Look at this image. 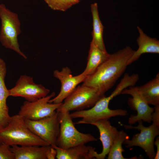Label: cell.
<instances>
[{"instance_id":"cell-1","label":"cell","mask_w":159,"mask_h":159,"mask_svg":"<svg viewBox=\"0 0 159 159\" xmlns=\"http://www.w3.org/2000/svg\"><path fill=\"white\" fill-rule=\"evenodd\" d=\"M134 51L127 46L110 54L92 74L87 76L82 85L96 88L104 94L125 72Z\"/></svg>"},{"instance_id":"cell-2","label":"cell","mask_w":159,"mask_h":159,"mask_svg":"<svg viewBox=\"0 0 159 159\" xmlns=\"http://www.w3.org/2000/svg\"><path fill=\"white\" fill-rule=\"evenodd\" d=\"M0 140L10 146L50 145L32 132L27 126L24 118L18 114L11 116L7 125L0 130Z\"/></svg>"},{"instance_id":"cell-3","label":"cell","mask_w":159,"mask_h":159,"mask_svg":"<svg viewBox=\"0 0 159 159\" xmlns=\"http://www.w3.org/2000/svg\"><path fill=\"white\" fill-rule=\"evenodd\" d=\"M119 91L115 89L108 96H104L100 99L91 108L88 110H77L70 113L72 118H81L76 124H90L102 120H109L116 116H125L127 111L122 109L112 110L109 107L110 101L120 94Z\"/></svg>"},{"instance_id":"cell-4","label":"cell","mask_w":159,"mask_h":159,"mask_svg":"<svg viewBox=\"0 0 159 159\" xmlns=\"http://www.w3.org/2000/svg\"><path fill=\"white\" fill-rule=\"evenodd\" d=\"M1 27L0 41L6 48L12 49L26 59V55L21 50L18 37L21 32V23L18 14L0 4Z\"/></svg>"},{"instance_id":"cell-5","label":"cell","mask_w":159,"mask_h":159,"mask_svg":"<svg viewBox=\"0 0 159 159\" xmlns=\"http://www.w3.org/2000/svg\"><path fill=\"white\" fill-rule=\"evenodd\" d=\"M57 112L60 126L56 143L57 146L66 149L97 140L91 134L80 132L76 129L70 115L69 112L63 111Z\"/></svg>"},{"instance_id":"cell-6","label":"cell","mask_w":159,"mask_h":159,"mask_svg":"<svg viewBox=\"0 0 159 159\" xmlns=\"http://www.w3.org/2000/svg\"><path fill=\"white\" fill-rule=\"evenodd\" d=\"M104 96L97 89L82 85L75 88L56 111L70 112L92 107Z\"/></svg>"},{"instance_id":"cell-7","label":"cell","mask_w":159,"mask_h":159,"mask_svg":"<svg viewBox=\"0 0 159 159\" xmlns=\"http://www.w3.org/2000/svg\"><path fill=\"white\" fill-rule=\"evenodd\" d=\"M138 122V124L136 126L123 125L126 129L140 130V133L134 135L131 139L126 140L123 144L128 148L134 146L140 147L144 150L149 159H154L155 154L154 142L156 137L159 135V127L153 124L149 126L145 127L143 125L142 120Z\"/></svg>"},{"instance_id":"cell-8","label":"cell","mask_w":159,"mask_h":159,"mask_svg":"<svg viewBox=\"0 0 159 159\" xmlns=\"http://www.w3.org/2000/svg\"><path fill=\"white\" fill-rule=\"evenodd\" d=\"M24 119L27 126L34 134L50 145H56L60 126L58 112L37 120Z\"/></svg>"},{"instance_id":"cell-9","label":"cell","mask_w":159,"mask_h":159,"mask_svg":"<svg viewBox=\"0 0 159 159\" xmlns=\"http://www.w3.org/2000/svg\"><path fill=\"white\" fill-rule=\"evenodd\" d=\"M55 95V93L53 92L34 102L24 101L20 107L18 114L25 119L32 120H38L52 115L62 103L49 102Z\"/></svg>"},{"instance_id":"cell-10","label":"cell","mask_w":159,"mask_h":159,"mask_svg":"<svg viewBox=\"0 0 159 159\" xmlns=\"http://www.w3.org/2000/svg\"><path fill=\"white\" fill-rule=\"evenodd\" d=\"M8 92L9 96L21 97L33 102L46 96L50 91L41 84L35 83L32 77L24 75L20 76L15 86L8 90Z\"/></svg>"},{"instance_id":"cell-11","label":"cell","mask_w":159,"mask_h":159,"mask_svg":"<svg viewBox=\"0 0 159 159\" xmlns=\"http://www.w3.org/2000/svg\"><path fill=\"white\" fill-rule=\"evenodd\" d=\"M120 94H127L131 96L129 98L127 102L129 107L137 112V114L132 115L128 120L130 125H132L140 120L150 123L152 122L151 115L154 107H150L146 100L142 96L136 87L130 86L125 88Z\"/></svg>"},{"instance_id":"cell-12","label":"cell","mask_w":159,"mask_h":159,"mask_svg":"<svg viewBox=\"0 0 159 159\" xmlns=\"http://www.w3.org/2000/svg\"><path fill=\"white\" fill-rule=\"evenodd\" d=\"M53 76L59 79L61 83L60 90L58 95L49 101V103L55 104L62 103L74 90L77 85L84 81L87 76L82 72L73 76L70 69L67 67L62 68L61 71L57 70L53 72Z\"/></svg>"},{"instance_id":"cell-13","label":"cell","mask_w":159,"mask_h":159,"mask_svg":"<svg viewBox=\"0 0 159 159\" xmlns=\"http://www.w3.org/2000/svg\"><path fill=\"white\" fill-rule=\"evenodd\" d=\"M98 129L100 134V139L102 142V150L98 153L96 151L94 153V158L104 159L108 155L115 138L118 131L112 126L108 120H102L91 123Z\"/></svg>"},{"instance_id":"cell-14","label":"cell","mask_w":159,"mask_h":159,"mask_svg":"<svg viewBox=\"0 0 159 159\" xmlns=\"http://www.w3.org/2000/svg\"><path fill=\"white\" fill-rule=\"evenodd\" d=\"M137 28L139 33V36L136 40L138 48L134 51L128 61L127 66L138 60L143 54L159 53V40L148 36L138 26Z\"/></svg>"},{"instance_id":"cell-15","label":"cell","mask_w":159,"mask_h":159,"mask_svg":"<svg viewBox=\"0 0 159 159\" xmlns=\"http://www.w3.org/2000/svg\"><path fill=\"white\" fill-rule=\"evenodd\" d=\"M53 147V146H52ZM56 150L57 159H92L95 148L85 144L73 146L66 149L55 145L53 147Z\"/></svg>"},{"instance_id":"cell-16","label":"cell","mask_w":159,"mask_h":159,"mask_svg":"<svg viewBox=\"0 0 159 159\" xmlns=\"http://www.w3.org/2000/svg\"><path fill=\"white\" fill-rule=\"evenodd\" d=\"M49 146L14 145L10 149L15 159H47L46 153Z\"/></svg>"},{"instance_id":"cell-17","label":"cell","mask_w":159,"mask_h":159,"mask_svg":"<svg viewBox=\"0 0 159 159\" xmlns=\"http://www.w3.org/2000/svg\"><path fill=\"white\" fill-rule=\"evenodd\" d=\"M110 55L107 51L102 50L91 41L87 63L82 73L87 76L91 74L108 58Z\"/></svg>"},{"instance_id":"cell-18","label":"cell","mask_w":159,"mask_h":159,"mask_svg":"<svg viewBox=\"0 0 159 159\" xmlns=\"http://www.w3.org/2000/svg\"><path fill=\"white\" fill-rule=\"evenodd\" d=\"M149 105H159V73L145 84L136 87Z\"/></svg>"},{"instance_id":"cell-19","label":"cell","mask_w":159,"mask_h":159,"mask_svg":"<svg viewBox=\"0 0 159 159\" xmlns=\"http://www.w3.org/2000/svg\"><path fill=\"white\" fill-rule=\"evenodd\" d=\"M90 8L92 18L91 41L100 49L106 51L103 37L104 27L99 17L97 3L92 4Z\"/></svg>"},{"instance_id":"cell-20","label":"cell","mask_w":159,"mask_h":159,"mask_svg":"<svg viewBox=\"0 0 159 159\" xmlns=\"http://www.w3.org/2000/svg\"><path fill=\"white\" fill-rule=\"evenodd\" d=\"M6 73V63L0 58V115H4L9 111L6 104V100L9 96L8 90L5 83V78Z\"/></svg>"},{"instance_id":"cell-21","label":"cell","mask_w":159,"mask_h":159,"mask_svg":"<svg viewBox=\"0 0 159 159\" xmlns=\"http://www.w3.org/2000/svg\"><path fill=\"white\" fill-rule=\"evenodd\" d=\"M129 139L127 133L123 130L118 131L114 140L108 154V159H127L122 155L125 151L122 147L124 142Z\"/></svg>"},{"instance_id":"cell-22","label":"cell","mask_w":159,"mask_h":159,"mask_svg":"<svg viewBox=\"0 0 159 159\" xmlns=\"http://www.w3.org/2000/svg\"><path fill=\"white\" fill-rule=\"evenodd\" d=\"M48 6L54 10L65 11L78 4L80 0H44Z\"/></svg>"},{"instance_id":"cell-23","label":"cell","mask_w":159,"mask_h":159,"mask_svg":"<svg viewBox=\"0 0 159 159\" xmlns=\"http://www.w3.org/2000/svg\"><path fill=\"white\" fill-rule=\"evenodd\" d=\"M10 146L2 142L0 144V159H15Z\"/></svg>"},{"instance_id":"cell-24","label":"cell","mask_w":159,"mask_h":159,"mask_svg":"<svg viewBox=\"0 0 159 159\" xmlns=\"http://www.w3.org/2000/svg\"><path fill=\"white\" fill-rule=\"evenodd\" d=\"M152 124L159 127V105L154 107V110L151 115Z\"/></svg>"},{"instance_id":"cell-25","label":"cell","mask_w":159,"mask_h":159,"mask_svg":"<svg viewBox=\"0 0 159 159\" xmlns=\"http://www.w3.org/2000/svg\"><path fill=\"white\" fill-rule=\"evenodd\" d=\"M57 154L56 150L53 147L50 145L46 153V158L47 159H54L56 158Z\"/></svg>"},{"instance_id":"cell-26","label":"cell","mask_w":159,"mask_h":159,"mask_svg":"<svg viewBox=\"0 0 159 159\" xmlns=\"http://www.w3.org/2000/svg\"><path fill=\"white\" fill-rule=\"evenodd\" d=\"M154 145H155L156 147V152L155 153V156L154 159H159V137H157L155 139V141L154 142Z\"/></svg>"},{"instance_id":"cell-27","label":"cell","mask_w":159,"mask_h":159,"mask_svg":"<svg viewBox=\"0 0 159 159\" xmlns=\"http://www.w3.org/2000/svg\"><path fill=\"white\" fill-rule=\"evenodd\" d=\"M2 143V142L0 140V144H1Z\"/></svg>"}]
</instances>
